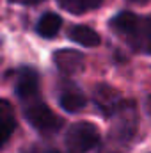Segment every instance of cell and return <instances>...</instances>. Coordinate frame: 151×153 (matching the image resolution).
Masks as SVG:
<instances>
[{
    "mask_svg": "<svg viewBox=\"0 0 151 153\" xmlns=\"http://www.w3.org/2000/svg\"><path fill=\"white\" fill-rule=\"evenodd\" d=\"M100 143L98 128L93 123H75L68 128L64 144L70 153H87Z\"/></svg>",
    "mask_w": 151,
    "mask_h": 153,
    "instance_id": "obj_1",
    "label": "cell"
},
{
    "mask_svg": "<svg viewBox=\"0 0 151 153\" xmlns=\"http://www.w3.org/2000/svg\"><path fill=\"white\" fill-rule=\"evenodd\" d=\"M25 119L41 134H53L62 126V119L52 112V109L44 103H30L23 111Z\"/></svg>",
    "mask_w": 151,
    "mask_h": 153,
    "instance_id": "obj_2",
    "label": "cell"
},
{
    "mask_svg": "<svg viewBox=\"0 0 151 153\" xmlns=\"http://www.w3.org/2000/svg\"><path fill=\"white\" fill-rule=\"evenodd\" d=\"M114 117V126H112V135L117 139H130L135 132L137 126V114L133 103L123 102V105L112 114Z\"/></svg>",
    "mask_w": 151,
    "mask_h": 153,
    "instance_id": "obj_3",
    "label": "cell"
},
{
    "mask_svg": "<svg viewBox=\"0 0 151 153\" xmlns=\"http://www.w3.org/2000/svg\"><path fill=\"white\" fill-rule=\"evenodd\" d=\"M112 29L123 38H126L130 43H133L139 30H141V25H142V20H139L133 13L130 11H123L119 13L112 22H110Z\"/></svg>",
    "mask_w": 151,
    "mask_h": 153,
    "instance_id": "obj_4",
    "label": "cell"
},
{
    "mask_svg": "<svg viewBox=\"0 0 151 153\" xmlns=\"http://www.w3.org/2000/svg\"><path fill=\"white\" fill-rule=\"evenodd\" d=\"M53 62L64 75H76L84 68V55L76 50L64 48V50H57L53 53Z\"/></svg>",
    "mask_w": 151,
    "mask_h": 153,
    "instance_id": "obj_5",
    "label": "cell"
},
{
    "mask_svg": "<svg viewBox=\"0 0 151 153\" xmlns=\"http://www.w3.org/2000/svg\"><path fill=\"white\" fill-rule=\"evenodd\" d=\"M39 87V78L38 73L30 68H23L18 76H16V94L20 100H30L36 96Z\"/></svg>",
    "mask_w": 151,
    "mask_h": 153,
    "instance_id": "obj_6",
    "label": "cell"
},
{
    "mask_svg": "<svg viewBox=\"0 0 151 153\" xmlns=\"http://www.w3.org/2000/svg\"><path fill=\"white\" fill-rule=\"evenodd\" d=\"M94 100H96V105L107 116H112L123 105V102L119 100V94L107 85H98L94 89Z\"/></svg>",
    "mask_w": 151,
    "mask_h": 153,
    "instance_id": "obj_7",
    "label": "cell"
},
{
    "mask_svg": "<svg viewBox=\"0 0 151 153\" xmlns=\"http://www.w3.org/2000/svg\"><path fill=\"white\" fill-rule=\"evenodd\" d=\"M59 103L64 111L68 112H78L80 109L85 107L87 103V98L76 89V87H68L64 89L61 94H59Z\"/></svg>",
    "mask_w": 151,
    "mask_h": 153,
    "instance_id": "obj_8",
    "label": "cell"
},
{
    "mask_svg": "<svg viewBox=\"0 0 151 153\" xmlns=\"http://www.w3.org/2000/svg\"><path fill=\"white\" fill-rule=\"evenodd\" d=\"M68 36H70V39H73L75 43L82 45V46H91L93 48V46H98L101 43L100 34L94 29L87 27V25H75V27H71Z\"/></svg>",
    "mask_w": 151,
    "mask_h": 153,
    "instance_id": "obj_9",
    "label": "cell"
},
{
    "mask_svg": "<svg viewBox=\"0 0 151 153\" xmlns=\"http://www.w3.org/2000/svg\"><path fill=\"white\" fill-rule=\"evenodd\" d=\"M0 128H2V144H5L16 128V119L13 114L11 103L7 100H2V105H0Z\"/></svg>",
    "mask_w": 151,
    "mask_h": 153,
    "instance_id": "obj_10",
    "label": "cell"
},
{
    "mask_svg": "<svg viewBox=\"0 0 151 153\" xmlns=\"http://www.w3.org/2000/svg\"><path fill=\"white\" fill-rule=\"evenodd\" d=\"M62 25V18L55 13H46L38 22V34L43 38H53Z\"/></svg>",
    "mask_w": 151,
    "mask_h": 153,
    "instance_id": "obj_11",
    "label": "cell"
},
{
    "mask_svg": "<svg viewBox=\"0 0 151 153\" xmlns=\"http://www.w3.org/2000/svg\"><path fill=\"white\" fill-rule=\"evenodd\" d=\"M135 48H142L146 52H151V18L142 20V25H141V30L137 34L135 41L132 43Z\"/></svg>",
    "mask_w": 151,
    "mask_h": 153,
    "instance_id": "obj_12",
    "label": "cell"
},
{
    "mask_svg": "<svg viewBox=\"0 0 151 153\" xmlns=\"http://www.w3.org/2000/svg\"><path fill=\"white\" fill-rule=\"evenodd\" d=\"M57 4L62 9H66V11H70L73 14H82V13L87 11L85 0H57Z\"/></svg>",
    "mask_w": 151,
    "mask_h": 153,
    "instance_id": "obj_13",
    "label": "cell"
},
{
    "mask_svg": "<svg viewBox=\"0 0 151 153\" xmlns=\"http://www.w3.org/2000/svg\"><path fill=\"white\" fill-rule=\"evenodd\" d=\"M25 153H59V152H55V150H52V148H41V146H32L30 150H27Z\"/></svg>",
    "mask_w": 151,
    "mask_h": 153,
    "instance_id": "obj_14",
    "label": "cell"
},
{
    "mask_svg": "<svg viewBox=\"0 0 151 153\" xmlns=\"http://www.w3.org/2000/svg\"><path fill=\"white\" fill-rule=\"evenodd\" d=\"M101 2H103V0H85L87 11H89V9H96V7H100V5H101Z\"/></svg>",
    "mask_w": 151,
    "mask_h": 153,
    "instance_id": "obj_15",
    "label": "cell"
},
{
    "mask_svg": "<svg viewBox=\"0 0 151 153\" xmlns=\"http://www.w3.org/2000/svg\"><path fill=\"white\" fill-rule=\"evenodd\" d=\"M9 2H18V4H25V5H36L43 0H9Z\"/></svg>",
    "mask_w": 151,
    "mask_h": 153,
    "instance_id": "obj_16",
    "label": "cell"
},
{
    "mask_svg": "<svg viewBox=\"0 0 151 153\" xmlns=\"http://www.w3.org/2000/svg\"><path fill=\"white\" fill-rule=\"evenodd\" d=\"M130 2H133V4H148L151 0H130Z\"/></svg>",
    "mask_w": 151,
    "mask_h": 153,
    "instance_id": "obj_17",
    "label": "cell"
}]
</instances>
